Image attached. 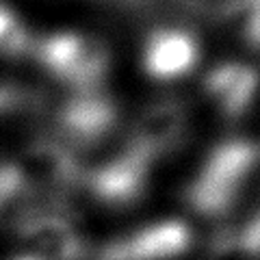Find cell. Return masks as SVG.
Listing matches in <instances>:
<instances>
[{
  "instance_id": "cell-11",
  "label": "cell",
  "mask_w": 260,
  "mask_h": 260,
  "mask_svg": "<svg viewBox=\"0 0 260 260\" xmlns=\"http://www.w3.org/2000/svg\"><path fill=\"white\" fill-rule=\"evenodd\" d=\"M28 48V32L11 9L0 5V54H20Z\"/></svg>"
},
{
  "instance_id": "cell-4",
  "label": "cell",
  "mask_w": 260,
  "mask_h": 260,
  "mask_svg": "<svg viewBox=\"0 0 260 260\" xmlns=\"http://www.w3.org/2000/svg\"><path fill=\"white\" fill-rule=\"evenodd\" d=\"M200 61V44L189 30H154L143 50V68L154 80H176L186 76Z\"/></svg>"
},
{
  "instance_id": "cell-6",
  "label": "cell",
  "mask_w": 260,
  "mask_h": 260,
  "mask_svg": "<svg viewBox=\"0 0 260 260\" xmlns=\"http://www.w3.org/2000/svg\"><path fill=\"white\" fill-rule=\"evenodd\" d=\"M184 135V113L174 102L154 104L137 121L133 154L145 160L154 154L172 150Z\"/></svg>"
},
{
  "instance_id": "cell-5",
  "label": "cell",
  "mask_w": 260,
  "mask_h": 260,
  "mask_svg": "<svg viewBox=\"0 0 260 260\" xmlns=\"http://www.w3.org/2000/svg\"><path fill=\"white\" fill-rule=\"evenodd\" d=\"M191 245V228L182 221H158L113 251V260H174Z\"/></svg>"
},
{
  "instance_id": "cell-10",
  "label": "cell",
  "mask_w": 260,
  "mask_h": 260,
  "mask_svg": "<svg viewBox=\"0 0 260 260\" xmlns=\"http://www.w3.org/2000/svg\"><path fill=\"white\" fill-rule=\"evenodd\" d=\"M113 111L104 100L98 98H85L70 104L63 113V126L72 135V139L89 141L100 137L111 126Z\"/></svg>"
},
{
  "instance_id": "cell-9",
  "label": "cell",
  "mask_w": 260,
  "mask_h": 260,
  "mask_svg": "<svg viewBox=\"0 0 260 260\" xmlns=\"http://www.w3.org/2000/svg\"><path fill=\"white\" fill-rule=\"evenodd\" d=\"M254 70L241 63H225L210 72L206 89L228 115H239L249 107L254 93Z\"/></svg>"
},
{
  "instance_id": "cell-1",
  "label": "cell",
  "mask_w": 260,
  "mask_h": 260,
  "mask_svg": "<svg viewBox=\"0 0 260 260\" xmlns=\"http://www.w3.org/2000/svg\"><path fill=\"white\" fill-rule=\"evenodd\" d=\"M256 167V148L245 141L223 143L208 156L191 189L193 206L202 213H219L234 202Z\"/></svg>"
},
{
  "instance_id": "cell-3",
  "label": "cell",
  "mask_w": 260,
  "mask_h": 260,
  "mask_svg": "<svg viewBox=\"0 0 260 260\" xmlns=\"http://www.w3.org/2000/svg\"><path fill=\"white\" fill-rule=\"evenodd\" d=\"M18 191H54L72 180L76 167L68 150L56 143H37L9 167Z\"/></svg>"
},
{
  "instance_id": "cell-7",
  "label": "cell",
  "mask_w": 260,
  "mask_h": 260,
  "mask_svg": "<svg viewBox=\"0 0 260 260\" xmlns=\"http://www.w3.org/2000/svg\"><path fill=\"white\" fill-rule=\"evenodd\" d=\"M26 254L35 260H74L78 256V237L70 221L61 217H35L22 230Z\"/></svg>"
},
{
  "instance_id": "cell-8",
  "label": "cell",
  "mask_w": 260,
  "mask_h": 260,
  "mask_svg": "<svg viewBox=\"0 0 260 260\" xmlns=\"http://www.w3.org/2000/svg\"><path fill=\"white\" fill-rule=\"evenodd\" d=\"M143 160H139L133 152L126 158L111 162L109 167L100 169L93 178V191L113 206H126L135 202L141 193L143 184Z\"/></svg>"
},
{
  "instance_id": "cell-2",
  "label": "cell",
  "mask_w": 260,
  "mask_h": 260,
  "mask_svg": "<svg viewBox=\"0 0 260 260\" xmlns=\"http://www.w3.org/2000/svg\"><path fill=\"white\" fill-rule=\"evenodd\" d=\"M46 68L72 85H93L102 78L109 63L100 39L83 32H56L39 46Z\"/></svg>"
}]
</instances>
